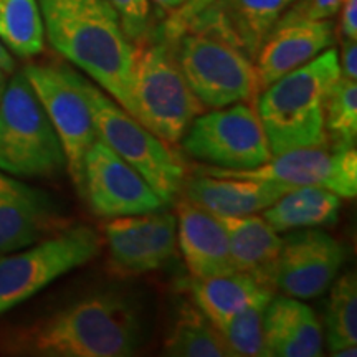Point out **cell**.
I'll list each match as a JSON object with an SVG mask.
<instances>
[{
    "label": "cell",
    "mask_w": 357,
    "mask_h": 357,
    "mask_svg": "<svg viewBox=\"0 0 357 357\" xmlns=\"http://www.w3.org/2000/svg\"><path fill=\"white\" fill-rule=\"evenodd\" d=\"M182 189L187 200L213 215L242 217L265 211L294 187L242 177H213L200 172L197 177L185 178Z\"/></svg>",
    "instance_id": "obj_19"
},
{
    "label": "cell",
    "mask_w": 357,
    "mask_h": 357,
    "mask_svg": "<svg viewBox=\"0 0 357 357\" xmlns=\"http://www.w3.org/2000/svg\"><path fill=\"white\" fill-rule=\"evenodd\" d=\"M114 273L137 276L171 260L177 247V218L169 212L116 217L105 227Z\"/></svg>",
    "instance_id": "obj_14"
},
{
    "label": "cell",
    "mask_w": 357,
    "mask_h": 357,
    "mask_svg": "<svg viewBox=\"0 0 357 357\" xmlns=\"http://www.w3.org/2000/svg\"><path fill=\"white\" fill-rule=\"evenodd\" d=\"M187 2V0H154V3L158 6L160 10L166 12L171 15V13H174L176 10H178L184 3Z\"/></svg>",
    "instance_id": "obj_35"
},
{
    "label": "cell",
    "mask_w": 357,
    "mask_h": 357,
    "mask_svg": "<svg viewBox=\"0 0 357 357\" xmlns=\"http://www.w3.org/2000/svg\"><path fill=\"white\" fill-rule=\"evenodd\" d=\"M48 42L136 116L132 71L136 47L109 0H37Z\"/></svg>",
    "instance_id": "obj_1"
},
{
    "label": "cell",
    "mask_w": 357,
    "mask_h": 357,
    "mask_svg": "<svg viewBox=\"0 0 357 357\" xmlns=\"http://www.w3.org/2000/svg\"><path fill=\"white\" fill-rule=\"evenodd\" d=\"M101 238L86 225L66 227L30 245L25 252L0 258V314L42 291L48 284L98 255Z\"/></svg>",
    "instance_id": "obj_8"
},
{
    "label": "cell",
    "mask_w": 357,
    "mask_h": 357,
    "mask_svg": "<svg viewBox=\"0 0 357 357\" xmlns=\"http://www.w3.org/2000/svg\"><path fill=\"white\" fill-rule=\"evenodd\" d=\"M6 86H7V71L0 70V100H2V95H3V91H6Z\"/></svg>",
    "instance_id": "obj_36"
},
{
    "label": "cell",
    "mask_w": 357,
    "mask_h": 357,
    "mask_svg": "<svg viewBox=\"0 0 357 357\" xmlns=\"http://www.w3.org/2000/svg\"><path fill=\"white\" fill-rule=\"evenodd\" d=\"M344 260L346 248L333 235L314 227L300 229L281 240L275 288L301 301L318 298L337 278Z\"/></svg>",
    "instance_id": "obj_13"
},
{
    "label": "cell",
    "mask_w": 357,
    "mask_h": 357,
    "mask_svg": "<svg viewBox=\"0 0 357 357\" xmlns=\"http://www.w3.org/2000/svg\"><path fill=\"white\" fill-rule=\"evenodd\" d=\"M324 128L334 147H354L357 137V83L339 77L329 91Z\"/></svg>",
    "instance_id": "obj_27"
},
{
    "label": "cell",
    "mask_w": 357,
    "mask_h": 357,
    "mask_svg": "<svg viewBox=\"0 0 357 357\" xmlns=\"http://www.w3.org/2000/svg\"><path fill=\"white\" fill-rule=\"evenodd\" d=\"M164 352L176 357H234L217 326L199 307L190 305L178 310L164 341Z\"/></svg>",
    "instance_id": "obj_24"
},
{
    "label": "cell",
    "mask_w": 357,
    "mask_h": 357,
    "mask_svg": "<svg viewBox=\"0 0 357 357\" xmlns=\"http://www.w3.org/2000/svg\"><path fill=\"white\" fill-rule=\"evenodd\" d=\"M341 197L321 187H294L263 211L276 231H291L337 222Z\"/></svg>",
    "instance_id": "obj_23"
},
{
    "label": "cell",
    "mask_w": 357,
    "mask_h": 357,
    "mask_svg": "<svg viewBox=\"0 0 357 357\" xmlns=\"http://www.w3.org/2000/svg\"><path fill=\"white\" fill-rule=\"evenodd\" d=\"M176 55L187 83L205 108L250 101L260 91L255 61L217 35L187 30L176 40Z\"/></svg>",
    "instance_id": "obj_7"
},
{
    "label": "cell",
    "mask_w": 357,
    "mask_h": 357,
    "mask_svg": "<svg viewBox=\"0 0 357 357\" xmlns=\"http://www.w3.org/2000/svg\"><path fill=\"white\" fill-rule=\"evenodd\" d=\"M339 77V55L329 48L263 89L257 114L271 155L300 147L328 146L326 101Z\"/></svg>",
    "instance_id": "obj_3"
},
{
    "label": "cell",
    "mask_w": 357,
    "mask_h": 357,
    "mask_svg": "<svg viewBox=\"0 0 357 357\" xmlns=\"http://www.w3.org/2000/svg\"><path fill=\"white\" fill-rule=\"evenodd\" d=\"M266 305L250 306L248 310L231 316L230 319L215 324L223 341L234 352V357L266 356L263 333V312Z\"/></svg>",
    "instance_id": "obj_28"
},
{
    "label": "cell",
    "mask_w": 357,
    "mask_h": 357,
    "mask_svg": "<svg viewBox=\"0 0 357 357\" xmlns=\"http://www.w3.org/2000/svg\"><path fill=\"white\" fill-rule=\"evenodd\" d=\"M211 2L212 0H187L178 10L169 15V19L166 24H164L160 32L166 35L169 40H174V42H176L178 35L184 32V26L187 25V22H189L195 13L202 10V8Z\"/></svg>",
    "instance_id": "obj_31"
},
{
    "label": "cell",
    "mask_w": 357,
    "mask_h": 357,
    "mask_svg": "<svg viewBox=\"0 0 357 357\" xmlns=\"http://www.w3.org/2000/svg\"><path fill=\"white\" fill-rule=\"evenodd\" d=\"M66 169L60 137L24 71L0 100V171L15 177H55Z\"/></svg>",
    "instance_id": "obj_6"
},
{
    "label": "cell",
    "mask_w": 357,
    "mask_h": 357,
    "mask_svg": "<svg viewBox=\"0 0 357 357\" xmlns=\"http://www.w3.org/2000/svg\"><path fill=\"white\" fill-rule=\"evenodd\" d=\"M218 218L229 236L230 257L235 270L252 275L258 283L268 288H275L276 258L283 240L278 231L257 213Z\"/></svg>",
    "instance_id": "obj_21"
},
{
    "label": "cell",
    "mask_w": 357,
    "mask_h": 357,
    "mask_svg": "<svg viewBox=\"0 0 357 357\" xmlns=\"http://www.w3.org/2000/svg\"><path fill=\"white\" fill-rule=\"evenodd\" d=\"M0 70L7 71V73H12L13 70H15V61H13V58L10 53L6 47H3V43L0 42Z\"/></svg>",
    "instance_id": "obj_34"
},
{
    "label": "cell",
    "mask_w": 357,
    "mask_h": 357,
    "mask_svg": "<svg viewBox=\"0 0 357 357\" xmlns=\"http://www.w3.org/2000/svg\"><path fill=\"white\" fill-rule=\"evenodd\" d=\"M177 240L194 278L234 273L229 236L220 218L190 200L177 204Z\"/></svg>",
    "instance_id": "obj_18"
},
{
    "label": "cell",
    "mask_w": 357,
    "mask_h": 357,
    "mask_svg": "<svg viewBox=\"0 0 357 357\" xmlns=\"http://www.w3.org/2000/svg\"><path fill=\"white\" fill-rule=\"evenodd\" d=\"M82 197L102 218L142 215L164 205L146 178L101 139L84 158Z\"/></svg>",
    "instance_id": "obj_12"
},
{
    "label": "cell",
    "mask_w": 357,
    "mask_h": 357,
    "mask_svg": "<svg viewBox=\"0 0 357 357\" xmlns=\"http://www.w3.org/2000/svg\"><path fill=\"white\" fill-rule=\"evenodd\" d=\"M0 42L20 58L43 52L45 29L37 0H0Z\"/></svg>",
    "instance_id": "obj_26"
},
{
    "label": "cell",
    "mask_w": 357,
    "mask_h": 357,
    "mask_svg": "<svg viewBox=\"0 0 357 357\" xmlns=\"http://www.w3.org/2000/svg\"><path fill=\"white\" fill-rule=\"evenodd\" d=\"M139 342L141 321L131 303L96 294L22 331L13 349L43 357H124Z\"/></svg>",
    "instance_id": "obj_2"
},
{
    "label": "cell",
    "mask_w": 357,
    "mask_h": 357,
    "mask_svg": "<svg viewBox=\"0 0 357 357\" xmlns=\"http://www.w3.org/2000/svg\"><path fill=\"white\" fill-rule=\"evenodd\" d=\"M134 118L166 142H178L204 113L176 55V42L162 32L155 40H141L132 71Z\"/></svg>",
    "instance_id": "obj_4"
},
{
    "label": "cell",
    "mask_w": 357,
    "mask_h": 357,
    "mask_svg": "<svg viewBox=\"0 0 357 357\" xmlns=\"http://www.w3.org/2000/svg\"><path fill=\"white\" fill-rule=\"evenodd\" d=\"M266 356L319 357L323 354V328L318 316L301 300L273 296L263 312Z\"/></svg>",
    "instance_id": "obj_20"
},
{
    "label": "cell",
    "mask_w": 357,
    "mask_h": 357,
    "mask_svg": "<svg viewBox=\"0 0 357 357\" xmlns=\"http://www.w3.org/2000/svg\"><path fill=\"white\" fill-rule=\"evenodd\" d=\"M333 43L331 20H311L283 13L257 53L255 68L260 91L289 71L311 61Z\"/></svg>",
    "instance_id": "obj_17"
},
{
    "label": "cell",
    "mask_w": 357,
    "mask_h": 357,
    "mask_svg": "<svg viewBox=\"0 0 357 357\" xmlns=\"http://www.w3.org/2000/svg\"><path fill=\"white\" fill-rule=\"evenodd\" d=\"M181 141L192 158L231 171L255 169L271 158L257 111L243 102L199 114Z\"/></svg>",
    "instance_id": "obj_9"
},
{
    "label": "cell",
    "mask_w": 357,
    "mask_h": 357,
    "mask_svg": "<svg viewBox=\"0 0 357 357\" xmlns=\"http://www.w3.org/2000/svg\"><path fill=\"white\" fill-rule=\"evenodd\" d=\"M200 172L213 177L278 182L289 187H321L334 192L341 199H354L357 194L356 147H300L271 155L270 160L255 169L231 171L205 166L200 167Z\"/></svg>",
    "instance_id": "obj_11"
},
{
    "label": "cell",
    "mask_w": 357,
    "mask_h": 357,
    "mask_svg": "<svg viewBox=\"0 0 357 357\" xmlns=\"http://www.w3.org/2000/svg\"><path fill=\"white\" fill-rule=\"evenodd\" d=\"M341 77L357 79V43L356 40H347L344 38L342 42V53H341Z\"/></svg>",
    "instance_id": "obj_32"
},
{
    "label": "cell",
    "mask_w": 357,
    "mask_h": 357,
    "mask_svg": "<svg viewBox=\"0 0 357 357\" xmlns=\"http://www.w3.org/2000/svg\"><path fill=\"white\" fill-rule=\"evenodd\" d=\"M293 2L294 0H212L187 22L184 32L197 30L217 35L255 61L263 42Z\"/></svg>",
    "instance_id": "obj_16"
},
{
    "label": "cell",
    "mask_w": 357,
    "mask_h": 357,
    "mask_svg": "<svg viewBox=\"0 0 357 357\" xmlns=\"http://www.w3.org/2000/svg\"><path fill=\"white\" fill-rule=\"evenodd\" d=\"M331 287L333 289L326 306V342L333 356L354 357L357 354L356 275H342Z\"/></svg>",
    "instance_id": "obj_25"
},
{
    "label": "cell",
    "mask_w": 357,
    "mask_h": 357,
    "mask_svg": "<svg viewBox=\"0 0 357 357\" xmlns=\"http://www.w3.org/2000/svg\"><path fill=\"white\" fill-rule=\"evenodd\" d=\"M341 15V33L347 40L357 38V0H344Z\"/></svg>",
    "instance_id": "obj_33"
},
{
    "label": "cell",
    "mask_w": 357,
    "mask_h": 357,
    "mask_svg": "<svg viewBox=\"0 0 357 357\" xmlns=\"http://www.w3.org/2000/svg\"><path fill=\"white\" fill-rule=\"evenodd\" d=\"M131 42H141L149 30V0H109Z\"/></svg>",
    "instance_id": "obj_29"
},
{
    "label": "cell",
    "mask_w": 357,
    "mask_h": 357,
    "mask_svg": "<svg viewBox=\"0 0 357 357\" xmlns=\"http://www.w3.org/2000/svg\"><path fill=\"white\" fill-rule=\"evenodd\" d=\"M66 227L60 205L47 192L0 172V258Z\"/></svg>",
    "instance_id": "obj_15"
},
{
    "label": "cell",
    "mask_w": 357,
    "mask_h": 357,
    "mask_svg": "<svg viewBox=\"0 0 357 357\" xmlns=\"http://www.w3.org/2000/svg\"><path fill=\"white\" fill-rule=\"evenodd\" d=\"M22 71L60 137L66 169L78 194L83 195L84 158L100 136L88 101L75 79V70L65 65L30 63Z\"/></svg>",
    "instance_id": "obj_10"
},
{
    "label": "cell",
    "mask_w": 357,
    "mask_h": 357,
    "mask_svg": "<svg viewBox=\"0 0 357 357\" xmlns=\"http://www.w3.org/2000/svg\"><path fill=\"white\" fill-rule=\"evenodd\" d=\"M78 88L88 101L100 139L132 166L164 204H174L185 184V166L160 137L123 106L75 71Z\"/></svg>",
    "instance_id": "obj_5"
},
{
    "label": "cell",
    "mask_w": 357,
    "mask_h": 357,
    "mask_svg": "<svg viewBox=\"0 0 357 357\" xmlns=\"http://www.w3.org/2000/svg\"><path fill=\"white\" fill-rule=\"evenodd\" d=\"M189 288L195 305L213 324L230 319L250 306L266 305L273 298V288L258 283L243 271L194 278Z\"/></svg>",
    "instance_id": "obj_22"
},
{
    "label": "cell",
    "mask_w": 357,
    "mask_h": 357,
    "mask_svg": "<svg viewBox=\"0 0 357 357\" xmlns=\"http://www.w3.org/2000/svg\"><path fill=\"white\" fill-rule=\"evenodd\" d=\"M344 0H301L293 8H289L287 15L289 17H303V19L311 20H324L331 19L333 15L341 10Z\"/></svg>",
    "instance_id": "obj_30"
}]
</instances>
